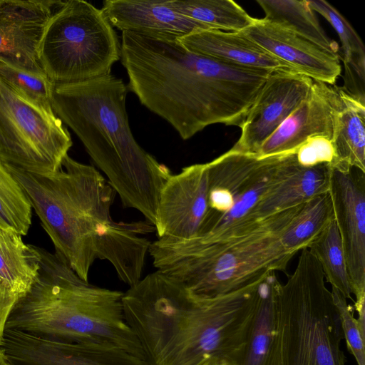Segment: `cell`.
<instances>
[{
  "instance_id": "6da1fadb",
  "label": "cell",
  "mask_w": 365,
  "mask_h": 365,
  "mask_svg": "<svg viewBox=\"0 0 365 365\" xmlns=\"http://www.w3.org/2000/svg\"><path fill=\"white\" fill-rule=\"evenodd\" d=\"M264 278L206 297L155 271L123 292L125 320L150 365H240Z\"/></svg>"
},
{
  "instance_id": "7a4b0ae2",
  "label": "cell",
  "mask_w": 365,
  "mask_h": 365,
  "mask_svg": "<svg viewBox=\"0 0 365 365\" xmlns=\"http://www.w3.org/2000/svg\"><path fill=\"white\" fill-rule=\"evenodd\" d=\"M128 88L187 140L205 127H241L272 72L226 63L185 48L178 38L123 31Z\"/></svg>"
},
{
  "instance_id": "3957f363",
  "label": "cell",
  "mask_w": 365,
  "mask_h": 365,
  "mask_svg": "<svg viewBox=\"0 0 365 365\" xmlns=\"http://www.w3.org/2000/svg\"><path fill=\"white\" fill-rule=\"evenodd\" d=\"M5 165L26 193L53 244L54 253L83 280L88 282L98 259L107 260L119 277L138 266L150 225L145 220L116 222L112 218L116 193L98 170L68 155L61 168L50 174Z\"/></svg>"
},
{
  "instance_id": "277c9868",
  "label": "cell",
  "mask_w": 365,
  "mask_h": 365,
  "mask_svg": "<svg viewBox=\"0 0 365 365\" xmlns=\"http://www.w3.org/2000/svg\"><path fill=\"white\" fill-rule=\"evenodd\" d=\"M128 87L108 74L54 84L51 106L80 139L125 207L155 227L160 190L172 175L135 140L125 107Z\"/></svg>"
},
{
  "instance_id": "5b68a950",
  "label": "cell",
  "mask_w": 365,
  "mask_h": 365,
  "mask_svg": "<svg viewBox=\"0 0 365 365\" xmlns=\"http://www.w3.org/2000/svg\"><path fill=\"white\" fill-rule=\"evenodd\" d=\"M303 204L236 225L208 237L158 238L148 254L156 271L206 297L245 287L272 272L286 271L297 255L283 235Z\"/></svg>"
},
{
  "instance_id": "8992f818",
  "label": "cell",
  "mask_w": 365,
  "mask_h": 365,
  "mask_svg": "<svg viewBox=\"0 0 365 365\" xmlns=\"http://www.w3.org/2000/svg\"><path fill=\"white\" fill-rule=\"evenodd\" d=\"M39 269L6 329L123 349L145 359L123 310V292L83 280L55 253L37 247Z\"/></svg>"
},
{
  "instance_id": "52a82bcc",
  "label": "cell",
  "mask_w": 365,
  "mask_h": 365,
  "mask_svg": "<svg viewBox=\"0 0 365 365\" xmlns=\"http://www.w3.org/2000/svg\"><path fill=\"white\" fill-rule=\"evenodd\" d=\"M343 337L322 267L304 248L286 283L277 284L265 365H345Z\"/></svg>"
},
{
  "instance_id": "ba28073f",
  "label": "cell",
  "mask_w": 365,
  "mask_h": 365,
  "mask_svg": "<svg viewBox=\"0 0 365 365\" xmlns=\"http://www.w3.org/2000/svg\"><path fill=\"white\" fill-rule=\"evenodd\" d=\"M38 56L53 84L78 83L110 74L120 59V41L101 9L63 1L45 28Z\"/></svg>"
},
{
  "instance_id": "9c48e42d",
  "label": "cell",
  "mask_w": 365,
  "mask_h": 365,
  "mask_svg": "<svg viewBox=\"0 0 365 365\" xmlns=\"http://www.w3.org/2000/svg\"><path fill=\"white\" fill-rule=\"evenodd\" d=\"M294 152L258 157L230 149L207 163L208 207L195 237L255 220L257 205L282 176Z\"/></svg>"
},
{
  "instance_id": "30bf717a",
  "label": "cell",
  "mask_w": 365,
  "mask_h": 365,
  "mask_svg": "<svg viewBox=\"0 0 365 365\" xmlns=\"http://www.w3.org/2000/svg\"><path fill=\"white\" fill-rule=\"evenodd\" d=\"M73 145L53 111L18 95L0 78V161L23 170L50 174L60 170Z\"/></svg>"
},
{
  "instance_id": "8fae6325",
  "label": "cell",
  "mask_w": 365,
  "mask_h": 365,
  "mask_svg": "<svg viewBox=\"0 0 365 365\" xmlns=\"http://www.w3.org/2000/svg\"><path fill=\"white\" fill-rule=\"evenodd\" d=\"M328 192L359 305L365 302V172L331 168Z\"/></svg>"
},
{
  "instance_id": "7c38bea8",
  "label": "cell",
  "mask_w": 365,
  "mask_h": 365,
  "mask_svg": "<svg viewBox=\"0 0 365 365\" xmlns=\"http://www.w3.org/2000/svg\"><path fill=\"white\" fill-rule=\"evenodd\" d=\"M313 80L289 69L272 71L242 125L234 150L256 155L261 145L309 95Z\"/></svg>"
},
{
  "instance_id": "4fadbf2b",
  "label": "cell",
  "mask_w": 365,
  "mask_h": 365,
  "mask_svg": "<svg viewBox=\"0 0 365 365\" xmlns=\"http://www.w3.org/2000/svg\"><path fill=\"white\" fill-rule=\"evenodd\" d=\"M26 365H150L123 349L72 342L16 329L5 330L1 346Z\"/></svg>"
},
{
  "instance_id": "5bb4252c",
  "label": "cell",
  "mask_w": 365,
  "mask_h": 365,
  "mask_svg": "<svg viewBox=\"0 0 365 365\" xmlns=\"http://www.w3.org/2000/svg\"><path fill=\"white\" fill-rule=\"evenodd\" d=\"M208 192L206 163L193 164L172 174L159 195L155 224L158 238L195 237L207 210Z\"/></svg>"
},
{
  "instance_id": "9a60e30c",
  "label": "cell",
  "mask_w": 365,
  "mask_h": 365,
  "mask_svg": "<svg viewBox=\"0 0 365 365\" xmlns=\"http://www.w3.org/2000/svg\"><path fill=\"white\" fill-rule=\"evenodd\" d=\"M62 3L0 0V63L46 75L38 60V45L50 18Z\"/></svg>"
},
{
  "instance_id": "2e32d148",
  "label": "cell",
  "mask_w": 365,
  "mask_h": 365,
  "mask_svg": "<svg viewBox=\"0 0 365 365\" xmlns=\"http://www.w3.org/2000/svg\"><path fill=\"white\" fill-rule=\"evenodd\" d=\"M291 69L312 80L334 85L341 74L340 57L266 19H255L240 31Z\"/></svg>"
},
{
  "instance_id": "e0dca14e",
  "label": "cell",
  "mask_w": 365,
  "mask_h": 365,
  "mask_svg": "<svg viewBox=\"0 0 365 365\" xmlns=\"http://www.w3.org/2000/svg\"><path fill=\"white\" fill-rule=\"evenodd\" d=\"M339 100V87L313 80L307 99L264 142L256 155L293 152L315 136L331 140L334 115Z\"/></svg>"
},
{
  "instance_id": "ac0fdd59",
  "label": "cell",
  "mask_w": 365,
  "mask_h": 365,
  "mask_svg": "<svg viewBox=\"0 0 365 365\" xmlns=\"http://www.w3.org/2000/svg\"><path fill=\"white\" fill-rule=\"evenodd\" d=\"M101 10L111 26L122 32L179 38L211 29L178 13L168 0H106Z\"/></svg>"
},
{
  "instance_id": "d6986e66",
  "label": "cell",
  "mask_w": 365,
  "mask_h": 365,
  "mask_svg": "<svg viewBox=\"0 0 365 365\" xmlns=\"http://www.w3.org/2000/svg\"><path fill=\"white\" fill-rule=\"evenodd\" d=\"M178 41L189 51L228 64L271 71L292 70L240 32L199 29Z\"/></svg>"
},
{
  "instance_id": "ffe728a7",
  "label": "cell",
  "mask_w": 365,
  "mask_h": 365,
  "mask_svg": "<svg viewBox=\"0 0 365 365\" xmlns=\"http://www.w3.org/2000/svg\"><path fill=\"white\" fill-rule=\"evenodd\" d=\"M331 169L328 164L299 165L294 154L282 176L259 201L253 218L267 217L327 193Z\"/></svg>"
},
{
  "instance_id": "44dd1931",
  "label": "cell",
  "mask_w": 365,
  "mask_h": 365,
  "mask_svg": "<svg viewBox=\"0 0 365 365\" xmlns=\"http://www.w3.org/2000/svg\"><path fill=\"white\" fill-rule=\"evenodd\" d=\"M340 100L334 115L331 168L352 167L365 172V102L339 87Z\"/></svg>"
},
{
  "instance_id": "7402d4cb",
  "label": "cell",
  "mask_w": 365,
  "mask_h": 365,
  "mask_svg": "<svg viewBox=\"0 0 365 365\" xmlns=\"http://www.w3.org/2000/svg\"><path fill=\"white\" fill-rule=\"evenodd\" d=\"M39 269L36 246L15 232L0 229V282L19 299L32 287Z\"/></svg>"
},
{
  "instance_id": "603a6c76",
  "label": "cell",
  "mask_w": 365,
  "mask_h": 365,
  "mask_svg": "<svg viewBox=\"0 0 365 365\" xmlns=\"http://www.w3.org/2000/svg\"><path fill=\"white\" fill-rule=\"evenodd\" d=\"M257 3L264 11V19L340 57L337 43L327 36L307 0H257Z\"/></svg>"
},
{
  "instance_id": "cb8c5ba5",
  "label": "cell",
  "mask_w": 365,
  "mask_h": 365,
  "mask_svg": "<svg viewBox=\"0 0 365 365\" xmlns=\"http://www.w3.org/2000/svg\"><path fill=\"white\" fill-rule=\"evenodd\" d=\"M313 11L323 16L337 33L341 43L344 85L359 89L365 82V48L354 29L330 4L324 0H307Z\"/></svg>"
},
{
  "instance_id": "d4e9b609",
  "label": "cell",
  "mask_w": 365,
  "mask_h": 365,
  "mask_svg": "<svg viewBox=\"0 0 365 365\" xmlns=\"http://www.w3.org/2000/svg\"><path fill=\"white\" fill-rule=\"evenodd\" d=\"M168 2L178 13L213 29L240 32L255 20L232 0H168Z\"/></svg>"
},
{
  "instance_id": "484cf974",
  "label": "cell",
  "mask_w": 365,
  "mask_h": 365,
  "mask_svg": "<svg viewBox=\"0 0 365 365\" xmlns=\"http://www.w3.org/2000/svg\"><path fill=\"white\" fill-rule=\"evenodd\" d=\"M275 272L263 279L257 311L240 365H265L273 329L274 292L278 284Z\"/></svg>"
},
{
  "instance_id": "4316f807",
  "label": "cell",
  "mask_w": 365,
  "mask_h": 365,
  "mask_svg": "<svg viewBox=\"0 0 365 365\" xmlns=\"http://www.w3.org/2000/svg\"><path fill=\"white\" fill-rule=\"evenodd\" d=\"M334 220L329 192L304 203L294 217L282 239L284 245L297 254L307 248L316 237Z\"/></svg>"
},
{
  "instance_id": "83f0119b",
  "label": "cell",
  "mask_w": 365,
  "mask_h": 365,
  "mask_svg": "<svg viewBox=\"0 0 365 365\" xmlns=\"http://www.w3.org/2000/svg\"><path fill=\"white\" fill-rule=\"evenodd\" d=\"M307 249L320 264L324 278L346 299L351 287L344 253L334 219L316 237Z\"/></svg>"
},
{
  "instance_id": "f1b7e54d",
  "label": "cell",
  "mask_w": 365,
  "mask_h": 365,
  "mask_svg": "<svg viewBox=\"0 0 365 365\" xmlns=\"http://www.w3.org/2000/svg\"><path fill=\"white\" fill-rule=\"evenodd\" d=\"M32 206L19 182L0 161V229L27 235Z\"/></svg>"
},
{
  "instance_id": "f546056e",
  "label": "cell",
  "mask_w": 365,
  "mask_h": 365,
  "mask_svg": "<svg viewBox=\"0 0 365 365\" xmlns=\"http://www.w3.org/2000/svg\"><path fill=\"white\" fill-rule=\"evenodd\" d=\"M0 78L26 101L53 111L51 99L54 84L46 75L31 73L0 63Z\"/></svg>"
},
{
  "instance_id": "4dcf8cb0",
  "label": "cell",
  "mask_w": 365,
  "mask_h": 365,
  "mask_svg": "<svg viewBox=\"0 0 365 365\" xmlns=\"http://www.w3.org/2000/svg\"><path fill=\"white\" fill-rule=\"evenodd\" d=\"M331 294L339 312L347 348L355 358L358 365H365V339L362 337L357 320L353 316V309L347 303V299L336 289L331 287Z\"/></svg>"
},
{
  "instance_id": "1f68e13d",
  "label": "cell",
  "mask_w": 365,
  "mask_h": 365,
  "mask_svg": "<svg viewBox=\"0 0 365 365\" xmlns=\"http://www.w3.org/2000/svg\"><path fill=\"white\" fill-rule=\"evenodd\" d=\"M295 157L302 166L328 164L331 167L334 158L331 140L323 136L310 138L296 150Z\"/></svg>"
},
{
  "instance_id": "d6a6232c",
  "label": "cell",
  "mask_w": 365,
  "mask_h": 365,
  "mask_svg": "<svg viewBox=\"0 0 365 365\" xmlns=\"http://www.w3.org/2000/svg\"><path fill=\"white\" fill-rule=\"evenodd\" d=\"M19 299L0 282V347L8 319Z\"/></svg>"
},
{
  "instance_id": "836d02e7",
  "label": "cell",
  "mask_w": 365,
  "mask_h": 365,
  "mask_svg": "<svg viewBox=\"0 0 365 365\" xmlns=\"http://www.w3.org/2000/svg\"><path fill=\"white\" fill-rule=\"evenodd\" d=\"M358 312V325L361 334L365 339V305L361 306L360 308L356 309Z\"/></svg>"
},
{
  "instance_id": "e575fe53",
  "label": "cell",
  "mask_w": 365,
  "mask_h": 365,
  "mask_svg": "<svg viewBox=\"0 0 365 365\" xmlns=\"http://www.w3.org/2000/svg\"><path fill=\"white\" fill-rule=\"evenodd\" d=\"M0 365H14L4 350L0 347Z\"/></svg>"
}]
</instances>
